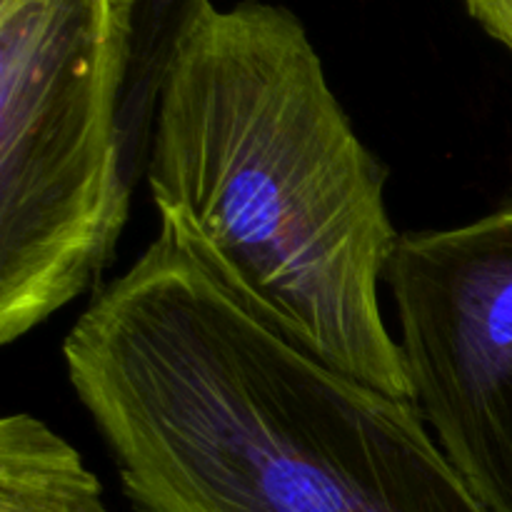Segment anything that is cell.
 Wrapping results in <instances>:
<instances>
[{
	"instance_id": "1",
	"label": "cell",
	"mask_w": 512,
	"mask_h": 512,
	"mask_svg": "<svg viewBox=\"0 0 512 512\" xmlns=\"http://www.w3.org/2000/svg\"><path fill=\"white\" fill-rule=\"evenodd\" d=\"M63 360L138 512H488L413 400L255 318L165 230Z\"/></svg>"
},
{
	"instance_id": "2",
	"label": "cell",
	"mask_w": 512,
	"mask_h": 512,
	"mask_svg": "<svg viewBox=\"0 0 512 512\" xmlns=\"http://www.w3.org/2000/svg\"><path fill=\"white\" fill-rule=\"evenodd\" d=\"M148 138L160 230L310 355L413 400L380 308L400 240L388 170L293 10L208 5L170 53Z\"/></svg>"
},
{
	"instance_id": "3",
	"label": "cell",
	"mask_w": 512,
	"mask_h": 512,
	"mask_svg": "<svg viewBox=\"0 0 512 512\" xmlns=\"http://www.w3.org/2000/svg\"><path fill=\"white\" fill-rule=\"evenodd\" d=\"M133 0H0V345L103 288L130 215Z\"/></svg>"
},
{
	"instance_id": "4",
	"label": "cell",
	"mask_w": 512,
	"mask_h": 512,
	"mask_svg": "<svg viewBox=\"0 0 512 512\" xmlns=\"http://www.w3.org/2000/svg\"><path fill=\"white\" fill-rule=\"evenodd\" d=\"M413 405L488 512H512V203L400 233L385 275Z\"/></svg>"
},
{
	"instance_id": "5",
	"label": "cell",
	"mask_w": 512,
	"mask_h": 512,
	"mask_svg": "<svg viewBox=\"0 0 512 512\" xmlns=\"http://www.w3.org/2000/svg\"><path fill=\"white\" fill-rule=\"evenodd\" d=\"M0 512H113L80 450L30 413L0 420Z\"/></svg>"
},
{
	"instance_id": "6",
	"label": "cell",
	"mask_w": 512,
	"mask_h": 512,
	"mask_svg": "<svg viewBox=\"0 0 512 512\" xmlns=\"http://www.w3.org/2000/svg\"><path fill=\"white\" fill-rule=\"evenodd\" d=\"M208 5H213V0H133V70H130L128 105H125L128 138L133 108H145L148 120H153L155 95H158V85L170 53L178 45L180 35Z\"/></svg>"
},
{
	"instance_id": "7",
	"label": "cell",
	"mask_w": 512,
	"mask_h": 512,
	"mask_svg": "<svg viewBox=\"0 0 512 512\" xmlns=\"http://www.w3.org/2000/svg\"><path fill=\"white\" fill-rule=\"evenodd\" d=\"M470 18L512 55V0H463Z\"/></svg>"
}]
</instances>
